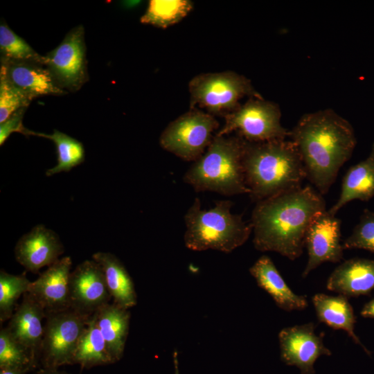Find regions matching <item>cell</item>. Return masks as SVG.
<instances>
[{"label":"cell","mask_w":374,"mask_h":374,"mask_svg":"<svg viewBox=\"0 0 374 374\" xmlns=\"http://www.w3.org/2000/svg\"><path fill=\"white\" fill-rule=\"evenodd\" d=\"M326 287L346 298L369 294L374 290V260H345L330 275Z\"/></svg>","instance_id":"ac0fdd59"},{"label":"cell","mask_w":374,"mask_h":374,"mask_svg":"<svg viewBox=\"0 0 374 374\" xmlns=\"http://www.w3.org/2000/svg\"><path fill=\"white\" fill-rule=\"evenodd\" d=\"M190 109L197 105L213 116H226L244 96L262 98L250 80L232 71L197 75L189 82Z\"/></svg>","instance_id":"8992f818"},{"label":"cell","mask_w":374,"mask_h":374,"mask_svg":"<svg viewBox=\"0 0 374 374\" xmlns=\"http://www.w3.org/2000/svg\"><path fill=\"white\" fill-rule=\"evenodd\" d=\"M290 137L300 152L306 178L320 194H326L355 148L351 124L333 109H325L303 115Z\"/></svg>","instance_id":"7a4b0ae2"},{"label":"cell","mask_w":374,"mask_h":374,"mask_svg":"<svg viewBox=\"0 0 374 374\" xmlns=\"http://www.w3.org/2000/svg\"><path fill=\"white\" fill-rule=\"evenodd\" d=\"M231 200H220L210 209H202L195 198L184 216V243L193 251L208 249L230 253L242 246L252 232L251 222L233 214Z\"/></svg>","instance_id":"5b68a950"},{"label":"cell","mask_w":374,"mask_h":374,"mask_svg":"<svg viewBox=\"0 0 374 374\" xmlns=\"http://www.w3.org/2000/svg\"><path fill=\"white\" fill-rule=\"evenodd\" d=\"M45 317V309L26 292L6 327L14 339L27 350L36 365L40 357L44 335L42 321Z\"/></svg>","instance_id":"9a60e30c"},{"label":"cell","mask_w":374,"mask_h":374,"mask_svg":"<svg viewBox=\"0 0 374 374\" xmlns=\"http://www.w3.org/2000/svg\"><path fill=\"white\" fill-rule=\"evenodd\" d=\"M37 374H69L65 372L60 371L57 368H42L37 372Z\"/></svg>","instance_id":"e575fe53"},{"label":"cell","mask_w":374,"mask_h":374,"mask_svg":"<svg viewBox=\"0 0 374 374\" xmlns=\"http://www.w3.org/2000/svg\"><path fill=\"white\" fill-rule=\"evenodd\" d=\"M360 314L365 318H374V299L364 305Z\"/></svg>","instance_id":"d6a6232c"},{"label":"cell","mask_w":374,"mask_h":374,"mask_svg":"<svg viewBox=\"0 0 374 374\" xmlns=\"http://www.w3.org/2000/svg\"><path fill=\"white\" fill-rule=\"evenodd\" d=\"M44 66L62 89L76 91L82 87L88 79L82 25L71 29L55 48L44 56Z\"/></svg>","instance_id":"30bf717a"},{"label":"cell","mask_w":374,"mask_h":374,"mask_svg":"<svg viewBox=\"0 0 374 374\" xmlns=\"http://www.w3.org/2000/svg\"><path fill=\"white\" fill-rule=\"evenodd\" d=\"M218 127L214 116L190 109L167 125L160 136L159 143L180 159L195 162L205 152Z\"/></svg>","instance_id":"9c48e42d"},{"label":"cell","mask_w":374,"mask_h":374,"mask_svg":"<svg viewBox=\"0 0 374 374\" xmlns=\"http://www.w3.org/2000/svg\"><path fill=\"white\" fill-rule=\"evenodd\" d=\"M173 361L175 365V374H179L178 369L177 353L176 351L173 354Z\"/></svg>","instance_id":"d590c367"},{"label":"cell","mask_w":374,"mask_h":374,"mask_svg":"<svg viewBox=\"0 0 374 374\" xmlns=\"http://www.w3.org/2000/svg\"><path fill=\"white\" fill-rule=\"evenodd\" d=\"M92 259L99 264L114 303L129 310L137 303L133 280L121 260L109 252H96Z\"/></svg>","instance_id":"7402d4cb"},{"label":"cell","mask_w":374,"mask_h":374,"mask_svg":"<svg viewBox=\"0 0 374 374\" xmlns=\"http://www.w3.org/2000/svg\"><path fill=\"white\" fill-rule=\"evenodd\" d=\"M64 251L59 236L44 224L36 225L23 235L14 249L17 261L26 271L34 274L55 262Z\"/></svg>","instance_id":"5bb4252c"},{"label":"cell","mask_w":374,"mask_h":374,"mask_svg":"<svg viewBox=\"0 0 374 374\" xmlns=\"http://www.w3.org/2000/svg\"><path fill=\"white\" fill-rule=\"evenodd\" d=\"M243 166L249 196L256 202L301 187L305 166L296 144L245 141Z\"/></svg>","instance_id":"3957f363"},{"label":"cell","mask_w":374,"mask_h":374,"mask_svg":"<svg viewBox=\"0 0 374 374\" xmlns=\"http://www.w3.org/2000/svg\"><path fill=\"white\" fill-rule=\"evenodd\" d=\"M112 363L114 362L93 314L79 341L73 364H78L84 368H91Z\"/></svg>","instance_id":"cb8c5ba5"},{"label":"cell","mask_w":374,"mask_h":374,"mask_svg":"<svg viewBox=\"0 0 374 374\" xmlns=\"http://www.w3.org/2000/svg\"><path fill=\"white\" fill-rule=\"evenodd\" d=\"M26 108H21L0 124V145H2L13 132L27 136L28 129L23 125V117Z\"/></svg>","instance_id":"1f68e13d"},{"label":"cell","mask_w":374,"mask_h":374,"mask_svg":"<svg viewBox=\"0 0 374 374\" xmlns=\"http://www.w3.org/2000/svg\"><path fill=\"white\" fill-rule=\"evenodd\" d=\"M323 338V335L315 333L312 322L283 328L278 334L281 360L288 366H296L301 374H315L317 359L332 355Z\"/></svg>","instance_id":"8fae6325"},{"label":"cell","mask_w":374,"mask_h":374,"mask_svg":"<svg viewBox=\"0 0 374 374\" xmlns=\"http://www.w3.org/2000/svg\"><path fill=\"white\" fill-rule=\"evenodd\" d=\"M31 100L0 75V124L21 108H27Z\"/></svg>","instance_id":"4dcf8cb0"},{"label":"cell","mask_w":374,"mask_h":374,"mask_svg":"<svg viewBox=\"0 0 374 374\" xmlns=\"http://www.w3.org/2000/svg\"><path fill=\"white\" fill-rule=\"evenodd\" d=\"M69 292L71 308L89 315L112 299L104 273L93 259L83 261L71 272Z\"/></svg>","instance_id":"4fadbf2b"},{"label":"cell","mask_w":374,"mask_h":374,"mask_svg":"<svg viewBox=\"0 0 374 374\" xmlns=\"http://www.w3.org/2000/svg\"><path fill=\"white\" fill-rule=\"evenodd\" d=\"M326 210L322 195L309 186L256 202L250 222L255 248L296 260L303 253L309 225Z\"/></svg>","instance_id":"6da1fadb"},{"label":"cell","mask_w":374,"mask_h":374,"mask_svg":"<svg viewBox=\"0 0 374 374\" xmlns=\"http://www.w3.org/2000/svg\"><path fill=\"white\" fill-rule=\"evenodd\" d=\"M342 247L344 249H361L374 253V211L364 210L359 223Z\"/></svg>","instance_id":"f546056e"},{"label":"cell","mask_w":374,"mask_h":374,"mask_svg":"<svg viewBox=\"0 0 374 374\" xmlns=\"http://www.w3.org/2000/svg\"><path fill=\"white\" fill-rule=\"evenodd\" d=\"M30 281L26 273L19 275L0 271V322L9 320L16 309L19 296L28 292Z\"/></svg>","instance_id":"4316f807"},{"label":"cell","mask_w":374,"mask_h":374,"mask_svg":"<svg viewBox=\"0 0 374 374\" xmlns=\"http://www.w3.org/2000/svg\"><path fill=\"white\" fill-rule=\"evenodd\" d=\"M1 60L24 61L44 65V55L37 53L3 21L0 25Z\"/></svg>","instance_id":"83f0119b"},{"label":"cell","mask_w":374,"mask_h":374,"mask_svg":"<svg viewBox=\"0 0 374 374\" xmlns=\"http://www.w3.org/2000/svg\"><path fill=\"white\" fill-rule=\"evenodd\" d=\"M249 272L280 309L290 312L308 307L306 297L295 294L290 288L268 256H260L249 268Z\"/></svg>","instance_id":"d6986e66"},{"label":"cell","mask_w":374,"mask_h":374,"mask_svg":"<svg viewBox=\"0 0 374 374\" xmlns=\"http://www.w3.org/2000/svg\"><path fill=\"white\" fill-rule=\"evenodd\" d=\"M28 371V370L17 368H0V374H25Z\"/></svg>","instance_id":"836d02e7"},{"label":"cell","mask_w":374,"mask_h":374,"mask_svg":"<svg viewBox=\"0 0 374 374\" xmlns=\"http://www.w3.org/2000/svg\"><path fill=\"white\" fill-rule=\"evenodd\" d=\"M0 75L30 100L41 96L66 93L48 69L37 63L1 60Z\"/></svg>","instance_id":"e0dca14e"},{"label":"cell","mask_w":374,"mask_h":374,"mask_svg":"<svg viewBox=\"0 0 374 374\" xmlns=\"http://www.w3.org/2000/svg\"><path fill=\"white\" fill-rule=\"evenodd\" d=\"M374 197V143L368 157L351 166L341 183L336 203L328 210L333 215L346 204L359 199L367 202Z\"/></svg>","instance_id":"44dd1931"},{"label":"cell","mask_w":374,"mask_h":374,"mask_svg":"<svg viewBox=\"0 0 374 374\" xmlns=\"http://www.w3.org/2000/svg\"><path fill=\"white\" fill-rule=\"evenodd\" d=\"M279 106L263 98H250L244 104L224 116L223 127L217 136H228L233 132L250 143L284 140L290 131L280 123Z\"/></svg>","instance_id":"ba28073f"},{"label":"cell","mask_w":374,"mask_h":374,"mask_svg":"<svg viewBox=\"0 0 374 374\" xmlns=\"http://www.w3.org/2000/svg\"><path fill=\"white\" fill-rule=\"evenodd\" d=\"M319 321L335 330H343L369 353L355 332L356 317L348 298L342 295L330 296L319 293L312 298Z\"/></svg>","instance_id":"603a6c76"},{"label":"cell","mask_w":374,"mask_h":374,"mask_svg":"<svg viewBox=\"0 0 374 374\" xmlns=\"http://www.w3.org/2000/svg\"><path fill=\"white\" fill-rule=\"evenodd\" d=\"M192 8L193 2L188 0H150L140 21L166 28L180 21Z\"/></svg>","instance_id":"484cf974"},{"label":"cell","mask_w":374,"mask_h":374,"mask_svg":"<svg viewBox=\"0 0 374 374\" xmlns=\"http://www.w3.org/2000/svg\"><path fill=\"white\" fill-rule=\"evenodd\" d=\"M72 260L70 256L58 259L34 281L28 293L46 310L53 312L71 308L69 280Z\"/></svg>","instance_id":"2e32d148"},{"label":"cell","mask_w":374,"mask_h":374,"mask_svg":"<svg viewBox=\"0 0 374 374\" xmlns=\"http://www.w3.org/2000/svg\"><path fill=\"white\" fill-rule=\"evenodd\" d=\"M244 145L245 140L238 135H215L203 155L184 174V181L197 192L249 194L243 166Z\"/></svg>","instance_id":"277c9868"},{"label":"cell","mask_w":374,"mask_h":374,"mask_svg":"<svg viewBox=\"0 0 374 374\" xmlns=\"http://www.w3.org/2000/svg\"><path fill=\"white\" fill-rule=\"evenodd\" d=\"M341 221L326 210L311 222L305 238L308 259L302 277L326 262H339L344 256L341 243Z\"/></svg>","instance_id":"7c38bea8"},{"label":"cell","mask_w":374,"mask_h":374,"mask_svg":"<svg viewBox=\"0 0 374 374\" xmlns=\"http://www.w3.org/2000/svg\"><path fill=\"white\" fill-rule=\"evenodd\" d=\"M93 314L114 363L123 355L129 332L130 312L127 309L109 303L100 308Z\"/></svg>","instance_id":"ffe728a7"},{"label":"cell","mask_w":374,"mask_h":374,"mask_svg":"<svg viewBox=\"0 0 374 374\" xmlns=\"http://www.w3.org/2000/svg\"><path fill=\"white\" fill-rule=\"evenodd\" d=\"M28 136H36L53 141L55 145L57 163L46 172L48 177L62 172H69L73 168L84 161V149L82 143L75 139L57 130L53 134H45L28 130Z\"/></svg>","instance_id":"d4e9b609"},{"label":"cell","mask_w":374,"mask_h":374,"mask_svg":"<svg viewBox=\"0 0 374 374\" xmlns=\"http://www.w3.org/2000/svg\"><path fill=\"white\" fill-rule=\"evenodd\" d=\"M37 365L27 350L10 335L6 328L0 330V368H17L30 371Z\"/></svg>","instance_id":"f1b7e54d"},{"label":"cell","mask_w":374,"mask_h":374,"mask_svg":"<svg viewBox=\"0 0 374 374\" xmlns=\"http://www.w3.org/2000/svg\"><path fill=\"white\" fill-rule=\"evenodd\" d=\"M91 316L71 308L46 312L39 357L42 368L73 364L76 348Z\"/></svg>","instance_id":"52a82bcc"}]
</instances>
